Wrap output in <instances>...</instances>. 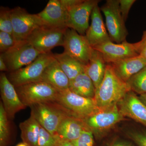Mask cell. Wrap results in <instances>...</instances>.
<instances>
[{
	"label": "cell",
	"mask_w": 146,
	"mask_h": 146,
	"mask_svg": "<svg viewBox=\"0 0 146 146\" xmlns=\"http://www.w3.org/2000/svg\"><path fill=\"white\" fill-rule=\"evenodd\" d=\"M130 91L127 83L120 79L110 64H108L104 78L96 89L94 100L100 109L105 110L117 105Z\"/></svg>",
	"instance_id": "6da1fadb"
},
{
	"label": "cell",
	"mask_w": 146,
	"mask_h": 146,
	"mask_svg": "<svg viewBox=\"0 0 146 146\" xmlns=\"http://www.w3.org/2000/svg\"><path fill=\"white\" fill-rule=\"evenodd\" d=\"M30 107L31 114L34 116L40 125L55 136H58V129L61 122L71 115L56 101L45 102Z\"/></svg>",
	"instance_id": "7a4b0ae2"
},
{
	"label": "cell",
	"mask_w": 146,
	"mask_h": 146,
	"mask_svg": "<svg viewBox=\"0 0 146 146\" xmlns=\"http://www.w3.org/2000/svg\"><path fill=\"white\" fill-rule=\"evenodd\" d=\"M73 117L84 120L101 110L94 99L81 96L69 89L59 91L55 101Z\"/></svg>",
	"instance_id": "3957f363"
},
{
	"label": "cell",
	"mask_w": 146,
	"mask_h": 146,
	"mask_svg": "<svg viewBox=\"0 0 146 146\" xmlns=\"http://www.w3.org/2000/svg\"><path fill=\"white\" fill-rule=\"evenodd\" d=\"M51 52L41 54L32 63L9 72L8 79L15 87L41 81L45 69L54 59Z\"/></svg>",
	"instance_id": "277c9868"
},
{
	"label": "cell",
	"mask_w": 146,
	"mask_h": 146,
	"mask_svg": "<svg viewBox=\"0 0 146 146\" xmlns=\"http://www.w3.org/2000/svg\"><path fill=\"white\" fill-rule=\"evenodd\" d=\"M21 102L26 107L45 102L55 101L59 91L42 81L15 87Z\"/></svg>",
	"instance_id": "5b68a950"
},
{
	"label": "cell",
	"mask_w": 146,
	"mask_h": 146,
	"mask_svg": "<svg viewBox=\"0 0 146 146\" xmlns=\"http://www.w3.org/2000/svg\"><path fill=\"white\" fill-rule=\"evenodd\" d=\"M106 20V26L112 42L120 44L126 41L128 33L120 10L119 0H107L100 8Z\"/></svg>",
	"instance_id": "8992f818"
},
{
	"label": "cell",
	"mask_w": 146,
	"mask_h": 146,
	"mask_svg": "<svg viewBox=\"0 0 146 146\" xmlns=\"http://www.w3.org/2000/svg\"><path fill=\"white\" fill-rule=\"evenodd\" d=\"M67 29L43 25L33 31L26 40L40 53H48L55 47L63 46L64 34Z\"/></svg>",
	"instance_id": "52a82bcc"
},
{
	"label": "cell",
	"mask_w": 146,
	"mask_h": 146,
	"mask_svg": "<svg viewBox=\"0 0 146 146\" xmlns=\"http://www.w3.org/2000/svg\"><path fill=\"white\" fill-rule=\"evenodd\" d=\"M13 35L17 43L26 40L35 29L44 25L37 14H31L19 7L10 10Z\"/></svg>",
	"instance_id": "ba28073f"
},
{
	"label": "cell",
	"mask_w": 146,
	"mask_h": 146,
	"mask_svg": "<svg viewBox=\"0 0 146 146\" xmlns=\"http://www.w3.org/2000/svg\"><path fill=\"white\" fill-rule=\"evenodd\" d=\"M126 119L117 105L109 109L100 110L83 120L93 134L97 138H100L116 125Z\"/></svg>",
	"instance_id": "9c48e42d"
},
{
	"label": "cell",
	"mask_w": 146,
	"mask_h": 146,
	"mask_svg": "<svg viewBox=\"0 0 146 146\" xmlns=\"http://www.w3.org/2000/svg\"><path fill=\"white\" fill-rule=\"evenodd\" d=\"M41 54L27 40L18 42L5 52L1 53L9 72H13L30 64Z\"/></svg>",
	"instance_id": "30bf717a"
},
{
	"label": "cell",
	"mask_w": 146,
	"mask_h": 146,
	"mask_svg": "<svg viewBox=\"0 0 146 146\" xmlns=\"http://www.w3.org/2000/svg\"><path fill=\"white\" fill-rule=\"evenodd\" d=\"M63 46L64 52L83 65L89 63L93 48L85 35L79 34L74 30L68 28L65 31Z\"/></svg>",
	"instance_id": "8fae6325"
},
{
	"label": "cell",
	"mask_w": 146,
	"mask_h": 146,
	"mask_svg": "<svg viewBox=\"0 0 146 146\" xmlns=\"http://www.w3.org/2000/svg\"><path fill=\"white\" fill-rule=\"evenodd\" d=\"M99 0H78L73 5L66 8L68 13V28L72 29L85 35L89 27V18Z\"/></svg>",
	"instance_id": "7c38bea8"
},
{
	"label": "cell",
	"mask_w": 146,
	"mask_h": 146,
	"mask_svg": "<svg viewBox=\"0 0 146 146\" xmlns=\"http://www.w3.org/2000/svg\"><path fill=\"white\" fill-rule=\"evenodd\" d=\"M139 42H124L117 44L112 41L106 42L93 48L100 52L108 64L139 55Z\"/></svg>",
	"instance_id": "4fadbf2b"
},
{
	"label": "cell",
	"mask_w": 146,
	"mask_h": 146,
	"mask_svg": "<svg viewBox=\"0 0 146 146\" xmlns=\"http://www.w3.org/2000/svg\"><path fill=\"white\" fill-rule=\"evenodd\" d=\"M37 14L45 25L56 28H68V10L61 0H50L45 8Z\"/></svg>",
	"instance_id": "5bb4252c"
},
{
	"label": "cell",
	"mask_w": 146,
	"mask_h": 146,
	"mask_svg": "<svg viewBox=\"0 0 146 146\" xmlns=\"http://www.w3.org/2000/svg\"><path fill=\"white\" fill-rule=\"evenodd\" d=\"M0 90L3 106L9 119H13L16 113L26 106L21 102L15 86L5 73L0 76Z\"/></svg>",
	"instance_id": "9a60e30c"
},
{
	"label": "cell",
	"mask_w": 146,
	"mask_h": 146,
	"mask_svg": "<svg viewBox=\"0 0 146 146\" xmlns=\"http://www.w3.org/2000/svg\"><path fill=\"white\" fill-rule=\"evenodd\" d=\"M117 106L124 117L130 118L146 128V106L136 93L129 91L118 103Z\"/></svg>",
	"instance_id": "2e32d148"
},
{
	"label": "cell",
	"mask_w": 146,
	"mask_h": 146,
	"mask_svg": "<svg viewBox=\"0 0 146 146\" xmlns=\"http://www.w3.org/2000/svg\"><path fill=\"white\" fill-rule=\"evenodd\" d=\"M91 18V25L85 35L91 47L93 48L105 42L111 41L103 20L98 4L94 7Z\"/></svg>",
	"instance_id": "e0dca14e"
},
{
	"label": "cell",
	"mask_w": 146,
	"mask_h": 146,
	"mask_svg": "<svg viewBox=\"0 0 146 146\" xmlns=\"http://www.w3.org/2000/svg\"><path fill=\"white\" fill-rule=\"evenodd\" d=\"M109 64L117 76L127 82L131 77L146 66V61L139 55Z\"/></svg>",
	"instance_id": "ac0fdd59"
},
{
	"label": "cell",
	"mask_w": 146,
	"mask_h": 146,
	"mask_svg": "<svg viewBox=\"0 0 146 146\" xmlns=\"http://www.w3.org/2000/svg\"><path fill=\"white\" fill-rule=\"evenodd\" d=\"M86 130H90L83 120L70 115L60 123L57 134L61 139L72 142L78 139L82 132Z\"/></svg>",
	"instance_id": "d6986e66"
},
{
	"label": "cell",
	"mask_w": 146,
	"mask_h": 146,
	"mask_svg": "<svg viewBox=\"0 0 146 146\" xmlns=\"http://www.w3.org/2000/svg\"><path fill=\"white\" fill-rule=\"evenodd\" d=\"M41 81L50 84L59 91L69 89L70 82L55 58L45 69Z\"/></svg>",
	"instance_id": "ffe728a7"
},
{
	"label": "cell",
	"mask_w": 146,
	"mask_h": 146,
	"mask_svg": "<svg viewBox=\"0 0 146 146\" xmlns=\"http://www.w3.org/2000/svg\"><path fill=\"white\" fill-rule=\"evenodd\" d=\"M107 64L102 53L93 48L89 63L85 66V72L91 79L96 89L103 80Z\"/></svg>",
	"instance_id": "44dd1931"
},
{
	"label": "cell",
	"mask_w": 146,
	"mask_h": 146,
	"mask_svg": "<svg viewBox=\"0 0 146 146\" xmlns=\"http://www.w3.org/2000/svg\"><path fill=\"white\" fill-rule=\"evenodd\" d=\"M53 55L70 81L75 78L80 74L85 72L86 65L69 55L63 52L61 54H53Z\"/></svg>",
	"instance_id": "7402d4cb"
},
{
	"label": "cell",
	"mask_w": 146,
	"mask_h": 146,
	"mask_svg": "<svg viewBox=\"0 0 146 146\" xmlns=\"http://www.w3.org/2000/svg\"><path fill=\"white\" fill-rule=\"evenodd\" d=\"M69 89L77 95L88 98L94 99L96 94L94 83L85 72L70 81Z\"/></svg>",
	"instance_id": "603a6c76"
},
{
	"label": "cell",
	"mask_w": 146,
	"mask_h": 146,
	"mask_svg": "<svg viewBox=\"0 0 146 146\" xmlns=\"http://www.w3.org/2000/svg\"><path fill=\"white\" fill-rule=\"evenodd\" d=\"M41 126L33 115L19 125L21 137L28 146H36Z\"/></svg>",
	"instance_id": "cb8c5ba5"
},
{
	"label": "cell",
	"mask_w": 146,
	"mask_h": 146,
	"mask_svg": "<svg viewBox=\"0 0 146 146\" xmlns=\"http://www.w3.org/2000/svg\"><path fill=\"white\" fill-rule=\"evenodd\" d=\"M131 91L140 95L146 94V66L127 82Z\"/></svg>",
	"instance_id": "d4e9b609"
},
{
	"label": "cell",
	"mask_w": 146,
	"mask_h": 146,
	"mask_svg": "<svg viewBox=\"0 0 146 146\" xmlns=\"http://www.w3.org/2000/svg\"><path fill=\"white\" fill-rule=\"evenodd\" d=\"M9 118L2 102L0 104V146H7L10 136Z\"/></svg>",
	"instance_id": "484cf974"
},
{
	"label": "cell",
	"mask_w": 146,
	"mask_h": 146,
	"mask_svg": "<svg viewBox=\"0 0 146 146\" xmlns=\"http://www.w3.org/2000/svg\"><path fill=\"white\" fill-rule=\"evenodd\" d=\"M10 10L8 8L3 7H1L0 31L7 33L13 35V26L11 16Z\"/></svg>",
	"instance_id": "4316f807"
},
{
	"label": "cell",
	"mask_w": 146,
	"mask_h": 146,
	"mask_svg": "<svg viewBox=\"0 0 146 146\" xmlns=\"http://www.w3.org/2000/svg\"><path fill=\"white\" fill-rule=\"evenodd\" d=\"M60 138L59 136L52 135L41 126L36 146H57Z\"/></svg>",
	"instance_id": "83f0119b"
},
{
	"label": "cell",
	"mask_w": 146,
	"mask_h": 146,
	"mask_svg": "<svg viewBox=\"0 0 146 146\" xmlns=\"http://www.w3.org/2000/svg\"><path fill=\"white\" fill-rule=\"evenodd\" d=\"M17 42L12 35L0 31V51L5 52L16 44Z\"/></svg>",
	"instance_id": "f1b7e54d"
},
{
	"label": "cell",
	"mask_w": 146,
	"mask_h": 146,
	"mask_svg": "<svg viewBox=\"0 0 146 146\" xmlns=\"http://www.w3.org/2000/svg\"><path fill=\"white\" fill-rule=\"evenodd\" d=\"M126 135L137 146H146V129L129 130Z\"/></svg>",
	"instance_id": "f546056e"
},
{
	"label": "cell",
	"mask_w": 146,
	"mask_h": 146,
	"mask_svg": "<svg viewBox=\"0 0 146 146\" xmlns=\"http://www.w3.org/2000/svg\"><path fill=\"white\" fill-rule=\"evenodd\" d=\"M71 142L74 146H93L94 134L91 131H85L78 139Z\"/></svg>",
	"instance_id": "4dcf8cb0"
},
{
	"label": "cell",
	"mask_w": 146,
	"mask_h": 146,
	"mask_svg": "<svg viewBox=\"0 0 146 146\" xmlns=\"http://www.w3.org/2000/svg\"><path fill=\"white\" fill-rule=\"evenodd\" d=\"M136 0H119L120 10L125 22L127 19L129 13Z\"/></svg>",
	"instance_id": "1f68e13d"
},
{
	"label": "cell",
	"mask_w": 146,
	"mask_h": 146,
	"mask_svg": "<svg viewBox=\"0 0 146 146\" xmlns=\"http://www.w3.org/2000/svg\"><path fill=\"white\" fill-rule=\"evenodd\" d=\"M139 55L146 61V31L144 32L142 39L139 41Z\"/></svg>",
	"instance_id": "d6a6232c"
},
{
	"label": "cell",
	"mask_w": 146,
	"mask_h": 146,
	"mask_svg": "<svg viewBox=\"0 0 146 146\" xmlns=\"http://www.w3.org/2000/svg\"><path fill=\"white\" fill-rule=\"evenodd\" d=\"M107 146H135L131 142L129 141L117 139L113 140Z\"/></svg>",
	"instance_id": "836d02e7"
},
{
	"label": "cell",
	"mask_w": 146,
	"mask_h": 146,
	"mask_svg": "<svg viewBox=\"0 0 146 146\" xmlns=\"http://www.w3.org/2000/svg\"><path fill=\"white\" fill-rule=\"evenodd\" d=\"M0 70L2 72L8 71L7 65L1 55H0Z\"/></svg>",
	"instance_id": "e575fe53"
},
{
	"label": "cell",
	"mask_w": 146,
	"mask_h": 146,
	"mask_svg": "<svg viewBox=\"0 0 146 146\" xmlns=\"http://www.w3.org/2000/svg\"><path fill=\"white\" fill-rule=\"evenodd\" d=\"M57 146H74L72 142L60 138Z\"/></svg>",
	"instance_id": "d590c367"
},
{
	"label": "cell",
	"mask_w": 146,
	"mask_h": 146,
	"mask_svg": "<svg viewBox=\"0 0 146 146\" xmlns=\"http://www.w3.org/2000/svg\"><path fill=\"white\" fill-rule=\"evenodd\" d=\"M139 98L141 100V101L146 106V94L140 95L139 96Z\"/></svg>",
	"instance_id": "8d00e7d4"
},
{
	"label": "cell",
	"mask_w": 146,
	"mask_h": 146,
	"mask_svg": "<svg viewBox=\"0 0 146 146\" xmlns=\"http://www.w3.org/2000/svg\"><path fill=\"white\" fill-rule=\"evenodd\" d=\"M16 146H28L25 143H21L18 144V145H17Z\"/></svg>",
	"instance_id": "74e56055"
}]
</instances>
